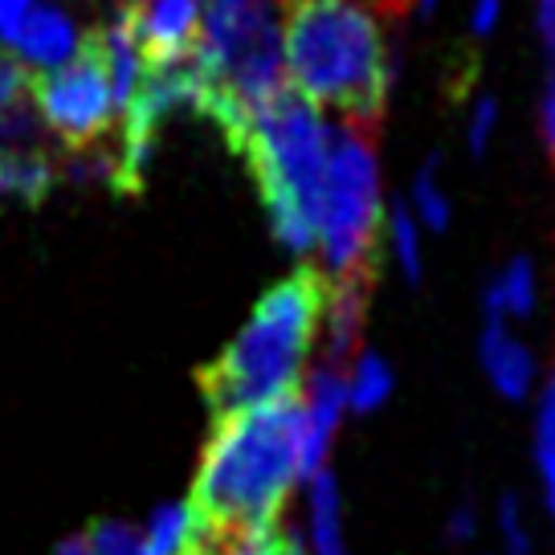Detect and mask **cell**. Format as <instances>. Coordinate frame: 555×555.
Masks as SVG:
<instances>
[{"label":"cell","mask_w":555,"mask_h":555,"mask_svg":"<svg viewBox=\"0 0 555 555\" xmlns=\"http://www.w3.org/2000/svg\"><path fill=\"white\" fill-rule=\"evenodd\" d=\"M331 131L298 90L282 87L261 106L237 156L258 180L261 205L270 212L274 237L291 254H311L319 242V201L327 172Z\"/></svg>","instance_id":"obj_4"},{"label":"cell","mask_w":555,"mask_h":555,"mask_svg":"<svg viewBox=\"0 0 555 555\" xmlns=\"http://www.w3.org/2000/svg\"><path fill=\"white\" fill-rule=\"evenodd\" d=\"M208 555H307V552H302V539L278 522V527L249 531V535H225Z\"/></svg>","instance_id":"obj_17"},{"label":"cell","mask_w":555,"mask_h":555,"mask_svg":"<svg viewBox=\"0 0 555 555\" xmlns=\"http://www.w3.org/2000/svg\"><path fill=\"white\" fill-rule=\"evenodd\" d=\"M122 4H143V0H122Z\"/></svg>","instance_id":"obj_32"},{"label":"cell","mask_w":555,"mask_h":555,"mask_svg":"<svg viewBox=\"0 0 555 555\" xmlns=\"http://www.w3.org/2000/svg\"><path fill=\"white\" fill-rule=\"evenodd\" d=\"M53 555H90V539L87 535H74L66 543H57V552Z\"/></svg>","instance_id":"obj_30"},{"label":"cell","mask_w":555,"mask_h":555,"mask_svg":"<svg viewBox=\"0 0 555 555\" xmlns=\"http://www.w3.org/2000/svg\"><path fill=\"white\" fill-rule=\"evenodd\" d=\"M29 4H34V0H0V34H4V29H9V25L29 9Z\"/></svg>","instance_id":"obj_29"},{"label":"cell","mask_w":555,"mask_h":555,"mask_svg":"<svg viewBox=\"0 0 555 555\" xmlns=\"http://www.w3.org/2000/svg\"><path fill=\"white\" fill-rule=\"evenodd\" d=\"M392 254H397L404 278L416 286L421 282V242H416V225L404 205L392 208Z\"/></svg>","instance_id":"obj_22"},{"label":"cell","mask_w":555,"mask_h":555,"mask_svg":"<svg viewBox=\"0 0 555 555\" xmlns=\"http://www.w3.org/2000/svg\"><path fill=\"white\" fill-rule=\"evenodd\" d=\"M494 122H499V103L490 99V94H482L478 99V106H474V115H469V156L482 159L486 147H490V135H494Z\"/></svg>","instance_id":"obj_24"},{"label":"cell","mask_w":555,"mask_h":555,"mask_svg":"<svg viewBox=\"0 0 555 555\" xmlns=\"http://www.w3.org/2000/svg\"><path fill=\"white\" fill-rule=\"evenodd\" d=\"M388 397H392V367L384 364L376 351H360L351 360V376H347V404L356 413H372Z\"/></svg>","instance_id":"obj_16"},{"label":"cell","mask_w":555,"mask_h":555,"mask_svg":"<svg viewBox=\"0 0 555 555\" xmlns=\"http://www.w3.org/2000/svg\"><path fill=\"white\" fill-rule=\"evenodd\" d=\"M286 82L311 106H335L347 122H380L392 57L380 25L356 0H291L282 25Z\"/></svg>","instance_id":"obj_2"},{"label":"cell","mask_w":555,"mask_h":555,"mask_svg":"<svg viewBox=\"0 0 555 555\" xmlns=\"http://www.w3.org/2000/svg\"><path fill=\"white\" fill-rule=\"evenodd\" d=\"M205 21V0H143L131 4L139 57L143 66H172L196 50Z\"/></svg>","instance_id":"obj_8"},{"label":"cell","mask_w":555,"mask_h":555,"mask_svg":"<svg viewBox=\"0 0 555 555\" xmlns=\"http://www.w3.org/2000/svg\"><path fill=\"white\" fill-rule=\"evenodd\" d=\"M499 531H503L506 555H535L531 552V535H527V527H522V519H519L515 494H503V503H499Z\"/></svg>","instance_id":"obj_23"},{"label":"cell","mask_w":555,"mask_h":555,"mask_svg":"<svg viewBox=\"0 0 555 555\" xmlns=\"http://www.w3.org/2000/svg\"><path fill=\"white\" fill-rule=\"evenodd\" d=\"M4 41H9V50L17 53L25 66H62V62L74 57L82 37H78L74 21L62 9H53V4H29L4 29Z\"/></svg>","instance_id":"obj_10"},{"label":"cell","mask_w":555,"mask_h":555,"mask_svg":"<svg viewBox=\"0 0 555 555\" xmlns=\"http://www.w3.org/2000/svg\"><path fill=\"white\" fill-rule=\"evenodd\" d=\"M413 196H416V212H421V221L434 229V233H441V229L450 225V201L441 196V184H437V159H429V164L421 168Z\"/></svg>","instance_id":"obj_20"},{"label":"cell","mask_w":555,"mask_h":555,"mask_svg":"<svg viewBox=\"0 0 555 555\" xmlns=\"http://www.w3.org/2000/svg\"><path fill=\"white\" fill-rule=\"evenodd\" d=\"M499 13H503V0H474V13H469V29H474V37L494 34Z\"/></svg>","instance_id":"obj_26"},{"label":"cell","mask_w":555,"mask_h":555,"mask_svg":"<svg viewBox=\"0 0 555 555\" xmlns=\"http://www.w3.org/2000/svg\"><path fill=\"white\" fill-rule=\"evenodd\" d=\"M311 552L314 555H347L344 543V499L331 469H319L311 478Z\"/></svg>","instance_id":"obj_13"},{"label":"cell","mask_w":555,"mask_h":555,"mask_svg":"<svg viewBox=\"0 0 555 555\" xmlns=\"http://www.w3.org/2000/svg\"><path fill=\"white\" fill-rule=\"evenodd\" d=\"M53 189V164L37 152L25 147H0V201L4 196H21V201H46Z\"/></svg>","instance_id":"obj_14"},{"label":"cell","mask_w":555,"mask_h":555,"mask_svg":"<svg viewBox=\"0 0 555 555\" xmlns=\"http://www.w3.org/2000/svg\"><path fill=\"white\" fill-rule=\"evenodd\" d=\"M413 4L421 9V13H434V9H437V0H413Z\"/></svg>","instance_id":"obj_31"},{"label":"cell","mask_w":555,"mask_h":555,"mask_svg":"<svg viewBox=\"0 0 555 555\" xmlns=\"http://www.w3.org/2000/svg\"><path fill=\"white\" fill-rule=\"evenodd\" d=\"M29 90H34V69L13 50H0V119L29 103Z\"/></svg>","instance_id":"obj_19"},{"label":"cell","mask_w":555,"mask_h":555,"mask_svg":"<svg viewBox=\"0 0 555 555\" xmlns=\"http://www.w3.org/2000/svg\"><path fill=\"white\" fill-rule=\"evenodd\" d=\"M196 69H201V103L196 111L212 127H221L225 143L237 152L249 122L286 82L282 37L261 0H208L201 37H196Z\"/></svg>","instance_id":"obj_5"},{"label":"cell","mask_w":555,"mask_h":555,"mask_svg":"<svg viewBox=\"0 0 555 555\" xmlns=\"http://www.w3.org/2000/svg\"><path fill=\"white\" fill-rule=\"evenodd\" d=\"M535 462L539 474L547 482V506L555 515V376L547 384V392L539 400V416H535Z\"/></svg>","instance_id":"obj_18"},{"label":"cell","mask_w":555,"mask_h":555,"mask_svg":"<svg viewBox=\"0 0 555 555\" xmlns=\"http://www.w3.org/2000/svg\"><path fill=\"white\" fill-rule=\"evenodd\" d=\"M327 302V278L302 266L261 298L233 344L196 372L208 413L229 416L298 392L302 360Z\"/></svg>","instance_id":"obj_3"},{"label":"cell","mask_w":555,"mask_h":555,"mask_svg":"<svg viewBox=\"0 0 555 555\" xmlns=\"http://www.w3.org/2000/svg\"><path fill=\"white\" fill-rule=\"evenodd\" d=\"M539 131H543L547 156H552V164H555V62H552V74H547V87H543V106H539Z\"/></svg>","instance_id":"obj_25"},{"label":"cell","mask_w":555,"mask_h":555,"mask_svg":"<svg viewBox=\"0 0 555 555\" xmlns=\"http://www.w3.org/2000/svg\"><path fill=\"white\" fill-rule=\"evenodd\" d=\"M539 34H543L555 62V0H539Z\"/></svg>","instance_id":"obj_28"},{"label":"cell","mask_w":555,"mask_h":555,"mask_svg":"<svg viewBox=\"0 0 555 555\" xmlns=\"http://www.w3.org/2000/svg\"><path fill=\"white\" fill-rule=\"evenodd\" d=\"M474 522H478V515H474V503H462L457 511L450 515V543H466V539H474Z\"/></svg>","instance_id":"obj_27"},{"label":"cell","mask_w":555,"mask_h":555,"mask_svg":"<svg viewBox=\"0 0 555 555\" xmlns=\"http://www.w3.org/2000/svg\"><path fill=\"white\" fill-rule=\"evenodd\" d=\"M376 131L380 122H344L331 135L323 201H319V245L331 278L376 270V233H380Z\"/></svg>","instance_id":"obj_6"},{"label":"cell","mask_w":555,"mask_h":555,"mask_svg":"<svg viewBox=\"0 0 555 555\" xmlns=\"http://www.w3.org/2000/svg\"><path fill=\"white\" fill-rule=\"evenodd\" d=\"M478 356H482L486 380L494 384L506 400H522L531 392V376H535V364H531V351L506 335L503 319H486L482 339H478Z\"/></svg>","instance_id":"obj_12"},{"label":"cell","mask_w":555,"mask_h":555,"mask_svg":"<svg viewBox=\"0 0 555 555\" xmlns=\"http://www.w3.org/2000/svg\"><path fill=\"white\" fill-rule=\"evenodd\" d=\"M282 4H291V0H282Z\"/></svg>","instance_id":"obj_33"},{"label":"cell","mask_w":555,"mask_h":555,"mask_svg":"<svg viewBox=\"0 0 555 555\" xmlns=\"http://www.w3.org/2000/svg\"><path fill=\"white\" fill-rule=\"evenodd\" d=\"M302 478V397L266 400L217 416L189 506L217 535L278 527L291 486Z\"/></svg>","instance_id":"obj_1"},{"label":"cell","mask_w":555,"mask_h":555,"mask_svg":"<svg viewBox=\"0 0 555 555\" xmlns=\"http://www.w3.org/2000/svg\"><path fill=\"white\" fill-rule=\"evenodd\" d=\"M535 311V266L527 258H515L503 274L486 286V319H506V314Z\"/></svg>","instance_id":"obj_15"},{"label":"cell","mask_w":555,"mask_h":555,"mask_svg":"<svg viewBox=\"0 0 555 555\" xmlns=\"http://www.w3.org/2000/svg\"><path fill=\"white\" fill-rule=\"evenodd\" d=\"M347 409V380L335 367L311 372L307 397H302V478H314L327 462L335 425Z\"/></svg>","instance_id":"obj_11"},{"label":"cell","mask_w":555,"mask_h":555,"mask_svg":"<svg viewBox=\"0 0 555 555\" xmlns=\"http://www.w3.org/2000/svg\"><path fill=\"white\" fill-rule=\"evenodd\" d=\"M29 99L37 103L46 127L66 143L69 152L94 147L111 131V115H115L99 29L82 37L74 57L62 62L53 74H34Z\"/></svg>","instance_id":"obj_7"},{"label":"cell","mask_w":555,"mask_h":555,"mask_svg":"<svg viewBox=\"0 0 555 555\" xmlns=\"http://www.w3.org/2000/svg\"><path fill=\"white\" fill-rule=\"evenodd\" d=\"M372 286H376V270H351V274L331 278L323 314H327V367L335 372L360 356Z\"/></svg>","instance_id":"obj_9"},{"label":"cell","mask_w":555,"mask_h":555,"mask_svg":"<svg viewBox=\"0 0 555 555\" xmlns=\"http://www.w3.org/2000/svg\"><path fill=\"white\" fill-rule=\"evenodd\" d=\"M90 555H147V543L127 522H94L87 531Z\"/></svg>","instance_id":"obj_21"}]
</instances>
